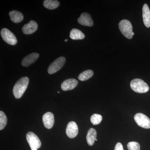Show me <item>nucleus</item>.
Masks as SVG:
<instances>
[{"instance_id": "8", "label": "nucleus", "mask_w": 150, "mask_h": 150, "mask_svg": "<svg viewBox=\"0 0 150 150\" xmlns=\"http://www.w3.org/2000/svg\"><path fill=\"white\" fill-rule=\"evenodd\" d=\"M79 128L76 122L71 121L67 125L66 129V134L71 139H73L77 136Z\"/></svg>"}, {"instance_id": "25", "label": "nucleus", "mask_w": 150, "mask_h": 150, "mask_svg": "<svg viewBox=\"0 0 150 150\" xmlns=\"http://www.w3.org/2000/svg\"><path fill=\"white\" fill-rule=\"evenodd\" d=\"M134 35V32L133 33H132V35Z\"/></svg>"}, {"instance_id": "14", "label": "nucleus", "mask_w": 150, "mask_h": 150, "mask_svg": "<svg viewBox=\"0 0 150 150\" xmlns=\"http://www.w3.org/2000/svg\"><path fill=\"white\" fill-rule=\"evenodd\" d=\"M143 21L145 26L148 28L150 27V11L146 4H145L143 7Z\"/></svg>"}, {"instance_id": "1", "label": "nucleus", "mask_w": 150, "mask_h": 150, "mask_svg": "<svg viewBox=\"0 0 150 150\" xmlns=\"http://www.w3.org/2000/svg\"><path fill=\"white\" fill-rule=\"evenodd\" d=\"M29 83V79L27 77L20 79L14 86L13 93L17 99L21 98L27 88Z\"/></svg>"}, {"instance_id": "10", "label": "nucleus", "mask_w": 150, "mask_h": 150, "mask_svg": "<svg viewBox=\"0 0 150 150\" xmlns=\"http://www.w3.org/2000/svg\"><path fill=\"white\" fill-rule=\"evenodd\" d=\"M42 120L46 129H50L53 127L54 123V116L52 112H48L43 115Z\"/></svg>"}, {"instance_id": "16", "label": "nucleus", "mask_w": 150, "mask_h": 150, "mask_svg": "<svg viewBox=\"0 0 150 150\" xmlns=\"http://www.w3.org/2000/svg\"><path fill=\"white\" fill-rule=\"evenodd\" d=\"M97 132L93 128H91L88 130L86 136V140L89 146H92L96 140Z\"/></svg>"}, {"instance_id": "11", "label": "nucleus", "mask_w": 150, "mask_h": 150, "mask_svg": "<svg viewBox=\"0 0 150 150\" xmlns=\"http://www.w3.org/2000/svg\"><path fill=\"white\" fill-rule=\"evenodd\" d=\"M38 24L34 21H31L27 24L24 25L22 28V31L25 34L30 35L32 34L37 30Z\"/></svg>"}, {"instance_id": "18", "label": "nucleus", "mask_w": 150, "mask_h": 150, "mask_svg": "<svg viewBox=\"0 0 150 150\" xmlns=\"http://www.w3.org/2000/svg\"><path fill=\"white\" fill-rule=\"evenodd\" d=\"M60 5V2L56 0H46L43 2V6L46 8L53 10L58 8Z\"/></svg>"}, {"instance_id": "12", "label": "nucleus", "mask_w": 150, "mask_h": 150, "mask_svg": "<svg viewBox=\"0 0 150 150\" xmlns=\"http://www.w3.org/2000/svg\"><path fill=\"white\" fill-rule=\"evenodd\" d=\"M39 56V54L37 53H33L29 54L23 59L21 64L24 67H29L36 62Z\"/></svg>"}, {"instance_id": "21", "label": "nucleus", "mask_w": 150, "mask_h": 150, "mask_svg": "<svg viewBox=\"0 0 150 150\" xmlns=\"http://www.w3.org/2000/svg\"><path fill=\"white\" fill-rule=\"evenodd\" d=\"M7 122V118L3 111H0V130H2L5 127Z\"/></svg>"}, {"instance_id": "13", "label": "nucleus", "mask_w": 150, "mask_h": 150, "mask_svg": "<svg viewBox=\"0 0 150 150\" xmlns=\"http://www.w3.org/2000/svg\"><path fill=\"white\" fill-rule=\"evenodd\" d=\"M77 80L74 79H70L66 80L62 84L61 88L63 91L71 90L74 89L78 85Z\"/></svg>"}, {"instance_id": "27", "label": "nucleus", "mask_w": 150, "mask_h": 150, "mask_svg": "<svg viewBox=\"0 0 150 150\" xmlns=\"http://www.w3.org/2000/svg\"><path fill=\"white\" fill-rule=\"evenodd\" d=\"M97 140H97V139H96V141H97Z\"/></svg>"}, {"instance_id": "20", "label": "nucleus", "mask_w": 150, "mask_h": 150, "mask_svg": "<svg viewBox=\"0 0 150 150\" xmlns=\"http://www.w3.org/2000/svg\"><path fill=\"white\" fill-rule=\"evenodd\" d=\"M102 115L98 114H94L91 117V121L93 125H97L100 124L102 121Z\"/></svg>"}, {"instance_id": "22", "label": "nucleus", "mask_w": 150, "mask_h": 150, "mask_svg": "<svg viewBox=\"0 0 150 150\" xmlns=\"http://www.w3.org/2000/svg\"><path fill=\"white\" fill-rule=\"evenodd\" d=\"M127 148L129 150H140V146L138 142H130L127 144Z\"/></svg>"}, {"instance_id": "9", "label": "nucleus", "mask_w": 150, "mask_h": 150, "mask_svg": "<svg viewBox=\"0 0 150 150\" xmlns=\"http://www.w3.org/2000/svg\"><path fill=\"white\" fill-rule=\"evenodd\" d=\"M79 23L81 25L91 27L93 25V22L91 16L87 13H84L81 14L78 19Z\"/></svg>"}, {"instance_id": "3", "label": "nucleus", "mask_w": 150, "mask_h": 150, "mask_svg": "<svg viewBox=\"0 0 150 150\" xmlns=\"http://www.w3.org/2000/svg\"><path fill=\"white\" fill-rule=\"evenodd\" d=\"M119 29L123 35L128 39L133 38V27L131 23L127 20H123L119 22Z\"/></svg>"}, {"instance_id": "2", "label": "nucleus", "mask_w": 150, "mask_h": 150, "mask_svg": "<svg viewBox=\"0 0 150 150\" xmlns=\"http://www.w3.org/2000/svg\"><path fill=\"white\" fill-rule=\"evenodd\" d=\"M130 86L132 90L138 93H145L149 90V87L147 84L141 79L133 80L130 83Z\"/></svg>"}, {"instance_id": "15", "label": "nucleus", "mask_w": 150, "mask_h": 150, "mask_svg": "<svg viewBox=\"0 0 150 150\" xmlns=\"http://www.w3.org/2000/svg\"><path fill=\"white\" fill-rule=\"evenodd\" d=\"M10 16L11 21L15 23H18L23 20L24 17L23 14L21 12L14 10L10 12Z\"/></svg>"}, {"instance_id": "26", "label": "nucleus", "mask_w": 150, "mask_h": 150, "mask_svg": "<svg viewBox=\"0 0 150 150\" xmlns=\"http://www.w3.org/2000/svg\"><path fill=\"white\" fill-rule=\"evenodd\" d=\"M58 92V93H60V92L58 91V92Z\"/></svg>"}, {"instance_id": "19", "label": "nucleus", "mask_w": 150, "mask_h": 150, "mask_svg": "<svg viewBox=\"0 0 150 150\" xmlns=\"http://www.w3.org/2000/svg\"><path fill=\"white\" fill-rule=\"evenodd\" d=\"M93 75V72L92 70H86L80 74L78 78L81 81H85L90 79Z\"/></svg>"}, {"instance_id": "4", "label": "nucleus", "mask_w": 150, "mask_h": 150, "mask_svg": "<svg viewBox=\"0 0 150 150\" xmlns=\"http://www.w3.org/2000/svg\"><path fill=\"white\" fill-rule=\"evenodd\" d=\"M26 138L31 150H37L41 147V142L33 132H28L26 134Z\"/></svg>"}, {"instance_id": "6", "label": "nucleus", "mask_w": 150, "mask_h": 150, "mask_svg": "<svg viewBox=\"0 0 150 150\" xmlns=\"http://www.w3.org/2000/svg\"><path fill=\"white\" fill-rule=\"evenodd\" d=\"M134 120L138 126L146 129H150V119L142 113H137L134 116Z\"/></svg>"}, {"instance_id": "5", "label": "nucleus", "mask_w": 150, "mask_h": 150, "mask_svg": "<svg viewBox=\"0 0 150 150\" xmlns=\"http://www.w3.org/2000/svg\"><path fill=\"white\" fill-rule=\"evenodd\" d=\"M66 59L65 57H59L54 61L49 66L48 69V74H52L58 72L61 69L66 63Z\"/></svg>"}, {"instance_id": "24", "label": "nucleus", "mask_w": 150, "mask_h": 150, "mask_svg": "<svg viewBox=\"0 0 150 150\" xmlns=\"http://www.w3.org/2000/svg\"><path fill=\"white\" fill-rule=\"evenodd\" d=\"M68 41V39H66V40H65V42H67V41Z\"/></svg>"}, {"instance_id": "7", "label": "nucleus", "mask_w": 150, "mask_h": 150, "mask_svg": "<svg viewBox=\"0 0 150 150\" xmlns=\"http://www.w3.org/2000/svg\"><path fill=\"white\" fill-rule=\"evenodd\" d=\"M1 34L3 40L8 44L15 45L17 43V40L15 35L8 29L3 28L1 30Z\"/></svg>"}, {"instance_id": "17", "label": "nucleus", "mask_w": 150, "mask_h": 150, "mask_svg": "<svg viewBox=\"0 0 150 150\" xmlns=\"http://www.w3.org/2000/svg\"><path fill=\"white\" fill-rule=\"evenodd\" d=\"M84 34L79 30L74 28L71 30L70 33V37L73 40H82L84 38Z\"/></svg>"}, {"instance_id": "23", "label": "nucleus", "mask_w": 150, "mask_h": 150, "mask_svg": "<svg viewBox=\"0 0 150 150\" xmlns=\"http://www.w3.org/2000/svg\"><path fill=\"white\" fill-rule=\"evenodd\" d=\"M114 150H124L123 145L121 143H118L115 145Z\"/></svg>"}]
</instances>
